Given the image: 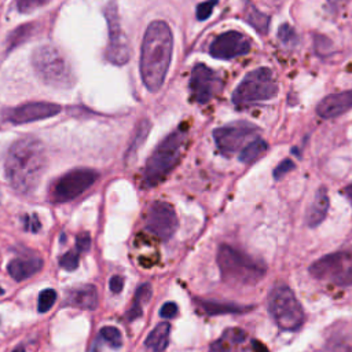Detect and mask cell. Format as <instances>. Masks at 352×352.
<instances>
[{
  "label": "cell",
  "mask_w": 352,
  "mask_h": 352,
  "mask_svg": "<svg viewBox=\"0 0 352 352\" xmlns=\"http://www.w3.org/2000/svg\"><path fill=\"white\" fill-rule=\"evenodd\" d=\"M223 338H226L228 342H242L246 338V334L241 329H228L224 331Z\"/></svg>",
  "instance_id": "cell-37"
},
{
  "label": "cell",
  "mask_w": 352,
  "mask_h": 352,
  "mask_svg": "<svg viewBox=\"0 0 352 352\" xmlns=\"http://www.w3.org/2000/svg\"><path fill=\"white\" fill-rule=\"evenodd\" d=\"M104 18L107 23L109 41L106 47V59L113 65H125L129 60L131 51L126 36L121 28L118 7L116 1L107 3L104 8Z\"/></svg>",
  "instance_id": "cell-10"
},
{
  "label": "cell",
  "mask_w": 352,
  "mask_h": 352,
  "mask_svg": "<svg viewBox=\"0 0 352 352\" xmlns=\"http://www.w3.org/2000/svg\"><path fill=\"white\" fill-rule=\"evenodd\" d=\"M216 261L223 280L231 285L253 286L260 282L267 272V267L263 261L230 245H221L217 249Z\"/></svg>",
  "instance_id": "cell-3"
},
{
  "label": "cell",
  "mask_w": 352,
  "mask_h": 352,
  "mask_svg": "<svg viewBox=\"0 0 352 352\" xmlns=\"http://www.w3.org/2000/svg\"><path fill=\"white\" fill-rule=\"evenodd\" d=\"M80 263V253L74 250H69L63 256L59 257V265L66 271H74Z\"/></svg>",
  "instance_id": "cell-30"
},
{
  "label": "cell",
  "mask_w": 352,
  "mask_h": 352,
  "mask_svg": "<svg viewBox=\"0 0 352 352\" xmlns=\"http://www.w3.org/2000/svg\"><path fill=\"white\" fill-rule=\"evenodd\" d=\"M23 227L25 230L28 231H32V232H37L40 228H41V223L37 217V214H29V216H25L23 219Z\"/></svg>",
  "instance_id": "cell-38"
},
{
  "label": "cell",
  "mask_w": 352,
  "mask_h": 352,
  "mask_svg": "<svg viewBox=\"0 0 352 352\" xmlns=\"http://www.w3.org/2000/svg\"><path fill=\"white\" fill-rule=\"evenodd\" d=\"M227 340H224L223 337L214 342H212L210 348H209V352H230L228 349V345H227Z\"/></svg>",
  "instance_id": "cell-40"
},
{
  "label": "cell",
  "mask_w": 352,
  "mask_h": 352,
  "mask_svg": "<svg viewBox=\"0 0 352 352\" xmlns=\"http://www.w3.org/2000/svg\"><path fill=\"white\" fill-rule=\"evenodd\" d=\"M92 352H100V345H99V342H98V341L94 344V346H92Z\"/></svg>",
  "instance_id": "cell-43"
},
{
  "label": "cell",
  "mask_w": 352,
  "mask_h": 352,
  "mask_svg": "<svg viewBox=\"0 0 352 352\" xmlns=\"http://www.w3.org/2000/svg\"><path fill=\"white\" fill-rule=\"evenodd\" d=\"M216 4H217V0H206L204 3H199L198 7H197V11H195L197 18L199 21L208 19L210 16V14H212V11H213Z\"/></svg>",
  "instance_id": "cell-32"
},
{
  "label": "cell",
  "mask_w": 352,
  "mask_h": 352,
  "mask_svg": "<svg viewBox=\"0 0 352 352\" xmlns=\"http://www.w3.org/2000/svg\"><path fill=\"white\" fill-rule=\"evenodd\" d=\"M45 165L44 144L36 138H21L8 150L6 176L15 191L28 194L38 186Z\"/></svg>",
  "instance_id": "cell-1"
},
{
  "label": "cell",
  "mask_w": 352,
  "mask_h": 352,
  "mask_svg": "<svg viewBox=\"0 0 352 352\" xmlns=\"http://www.w3.org/2000/svg\"><path fill=\"white\" fill-rule=\"evenodd\" d=\"M41 268L43 260L40 257H15L8 263L7 271L14 280L21 282L36 275Z\"/></svg>",
  "instance_id": "cell-18"
},
{
  "label": "cell",
  "mask_w": 352,
  "mask_h": 352,
  "mask_svg": "<svg viewBox=\"0 0 352 352\" xmlns=\"http://www.w3.org/2000/svg\"><path fill=\"white\" fill-rule=\"evenodd\" d=\"M187 139L184 129L169 133L151 153L143 170V186L155 187L172 172L182 157V151Z\"/></svg>",
  "instance_id": "cell-4"
},
{
  "label": "cell",
  "mask_w": 352,
  "mask_h": 352,
  "mask_svg": "<svg viewBox=\"0 0 352 352\" xmlns=\"http://www.w3.org/2000/svg\"><path fill=\"white\" fill-rule=\"evenodd\" d=\"M220 78L217 73L206 65L198 63L191 70L190 91L191 99L199 104L208 103L217 92Z\"/></svg>",
  "instance_id": "cell-13"
},
{
  "label": "cell",
  "mask_w": 352,
  "mask_h": 352,
  "mask_svg": "<svg viewBox=\"0 0 352 352\" xmlns=\"http://www.w3.org/2000/svg\"><path fill=\"white\" fill-rule=\"evenodd\" d=\"M179 312V308H177V304L173 302V301H168L165 302L161 309H160V316L164 318V319H172L177 315Z\"/></svg>",
  "instance_id": "cell-36"
},
{
  "label": "cell",
  "mask_w": 352,
  "mask_h": 352,
  "mask_svg": "<svg viewBox=\"0 0 352 352\" xmlns=\"http://www.w3.org/2000/svg\"><path fill=\"white\" fill-rule=\"evenodd\" d=\"M252 41L238 30H227L219 34L209 45V52L217 59H232L246 55L250 51Z\"/></svg>",
  "instance_id": "cell-14"
},
{
  "label": "cell",
  "mask_w": 352,
  "mask_h": 352,
  "mask_svg": "<svg viewBox=\"0 0 352 352\" xmlns=\"http://www.w3.org/2000/svg\"><path fill=\"white\" fill-rule=\"evenodd\" d=\"M309 274L337 286H352V246L318 258L309 265Z\"/></svg>",
  "instance_id": "cell-8"
},
{
  "label": "cell",
  "mask_w": 352,
  "mask_h": 352,
  "mask_svg": "<svg viewBox=\"0 0 352 352\" xmlns=\"http://www.w3.org/2000/svg\"><path fill=\"white\" fill-rule=\"evenodd\" d=\"M1 294H4V290L0 287V296H1Z\"/></svg>",
  "instance_id": "cell-45"
},
{
  "label": "cell",
  "mask_w": 352,
  "mask_h": 352,
  "mask_svg": "<svg viewBox=\"0 0 352 352\" xmlns=\"http://www.w3.org/2000/svg\"><path fill=\"white\" fill-rule=\"evenodd\" d=\"M100 337L114 349H118L122 345V334L114 326H103L100 329Z\"/></svg>",
  "instance_id": "cell-27"
},
{
  "label": "cell",
  "mask_w": 352,
  "mask_h": 352,
  "mask_svg": "<svg viewBox=\"0 0 352 352\" xmlns=\"http://www.w3.org/2000/svg\"><path fill=\"white\" fill-rule=\"evenodd\" d=\"M169 333L170 324L168 322H161L148 333L144 345L153 352H162L169 344Z\"/></svg>",
  "instance_id": "cell-22"
},
{
  "label": "cell",
  "mask_w": 352,
  "mask_h": 352,
  "mask_svg": "<svg viewBox=\"0 0 352 352\" xmlns=\"http://www.w3.org/2000/svg\"><path fill=\"white\" fill-rule=\"evenodd\" d=\"M278 94V84L270 67H257L249 72L234 89L235 106H249L270 100Z\"/></svg>",
  "instance_id": "cell-7"
},
{
  "label": "cell",
  "mask_w": 352,
  "mask_h": 352,
  "mask_svg": "<svg viewBox=\"0 0 352 352\" xmlns=\"http://www.w3.org/2000/svg\"><path fill=\"white\" fill-rule=\"evenodd\" d=\"M278 36H279V40L285 44H294L297 41V34H296L294 29L289 25H282L279 28Z\"/></svg>",
  "instance_id": "cell-33"
},
{
  "label": "cell",
  "mask_w": 352,
  "mask_h": 352,
  "mask_svg": "<svg viewBox=\"0 0 352 352\" xmlns=\"http://www.w3.org/2000/svg\"><path fill=\"white\" fill-rule=\"evenodd\" d=\"M268 312L280 330L294 331L302 326L304 311L293 290L276 283L268 294Z\"/></svg>",
  "instance_id": "cell-6"
},
{
  "label": "cell",
  "mask_w": 352,
  "mask_h": 352,
  "mask_svg": "<svg viewBox=\"0 0 352 352\" xmlns=\"http://www.w3.org/2000/svg\"><path fill=\"white\" fill-rule=\"evenodd\" d=\"M197 308L205 315H224V314H243L250 309V307L217 300H195Z\"/></svg>",
  "instance_id": "cell-21"
},
{
  "label": "cell",
  "mask_w": 352,
  "mask_h": 352,
  "mask_svg": "<svg viewBox=\"0 0 352 352\" xmlns=\"http://www.w3.org/2000/svg\"><path fill=\"white\" fill-rule=\"evenodd\" d=\"M177 226L176 212L169 202L155 201L151 204L146 216V228L153 235L161 241H168L173 236Z\"/></svg>",
  "instance_id": "cell-12"
},
{
  "label": "cell",
  "mask_w": 352,
  "mask_h": 352,
  "mask_svg": "<svg viewBox=\"0 0 352 352\" xmlns=\"http://www.w3.org/2000/svg\"><path fill=\"white\" fill-rule=\"evenodd\" d=\"M329 204L330 201H329V194L326 187L318 188V191L315 192L314 201L309 205L305 216V221L309 227H318L324 220L329 210Z\"/></svg>",
  "instance_id": "cell-19"
},
{
  "label": "cell",
  "mask_w": 352,
  "mask_h": 352,
  "mask_svg": "<svg viewBox=\"0 0 352 352\" xmlns=\"http://www.w3.org/2000/svg\"><path fill=\"white\" fill-rule=\"evenodd\" d=\"M50 0H16V7L21 12H32L43 6H45Z\"/></svg>",
  "instance_id": "cell-31"
},
{
  "label": "cell",
  "mask_w": 352,
  "mask_h": 352,
  "mask_svg": "<svg viewBox=\"0 0 352 352\" xmlns=\"http://www.w3.org/2000/svg\"><path fill=\"white\" fill-rule=\"evenodd\" d=\"M252 346H253V351H254V352H270V351L267 349V346H265L261 341H258V340H253V341H252Z\"/></svg>",
  "instance_id": "cell-41"
},
{
  "label": "cell",
  "mask_w": 352,
  "mask_h": 352,
  "mask_svg": "<svg viewBox=\"0 0 352 352\" xmlns=\"http://www.w3.org/2000/svg\"><path fill=\"white\" fill-rule=\"evenodd\" d=\"M258 128L248 121H235L213 131V139L223 155H232L241 150L248 138L257 133Z\"/></svg>",
  "instance_id": "cell-11"
},
{
  "label": "cell",
  "mask_w": 352,
  "mask_h": 352,
  "mask_svg": "<svg viewBox=\"0 0 352 352\" xmlns=\"http://www.w3.org/2000/svg\"><path fill=\"white\" fill-rule=\"evenodd\" d=\"M323 352H352V324L337 327L327 337Z\"/></svg>",
  "instance_id": "cell-20"
},
{
  "label": "cell",
  "mask_w": 352,
  "mask_h": 352,
  "mask_svg": "<svg viewBox=\"0 0 352 352\" xmlns=\"http://www.w3.org/2000/svg\"><path fill=\"white\" fill-rule=\"evenodd\" d=\"M268 148V144L263 139H254L250 143H248L243 148L239 151V161L243 164H252L256 160H258Z\"/></svg>",
  "instance_id": "cell-24"
},
{
  "label": "cell",
  "mask_w": 352,
  "mask_h": 352,
  "mask_svg": "<svg viewBox=\"0 0 352 352\" xmlns=\"http://www.w3.org/2000/svg\"><path fill=\"white\" fill-rule=\"evenodd\" d=\"M91 248V236L88 232H80L76 236V250L78 253H84L88 252Z\"/></svg>",
  "instance_id": "cell-34"
},
{
  "label": "cell",
  "mask_w": 352,
  "mask_h": 352,
  "mask_svg": "<svg viewBox=\"0 0 352 352\" xmlns=\"http://www.w3.org/2000/svg\"><path fill=\"white\" fill-rule=\"evenodd\" d=\"M246 21L261 34H265L270 26V16L260 10H257L253 4L246 6V14H245Z\"/></svg>",
  "instance_id": "cell-26"
},
{
  "label": "cell",
  "mask_w": 352,
  "mask_h": 352,
  "mask_svg": "<svg viewBox=\"0 0 352 352\" xmlns=\"http://www.w3.org/2000/svg\"><path fill=\"white\" fill-rule=\"evenodd\" d=\"M151 293H153V290H151L150 283H143V285H140L136 289L133 302H132L129 311L126 312L128 320H135V319L142 316V314H143V304L148 302V300L151 297Z\"/></svg>",
  "instance_id": "cell-23"
},
{
  "label": "cell",
  "mask_w": 352,
  "mask_h": 352,
  "mask_svg": "<svg viewBox=\"0 0 352 352\" xmlns=\"http://www.w3.org/2000/svg\"><path fill=\"white\" fill-rule=\"evenodd\" d=\"M150 128H151V124L147 118H143L138 125H136V131H135V135L132 138V142L128 147V151H126V161H131L133 160V157L136 155L139 147L144 143L148 132H150Z\"/></svg>",
  "instance_id": "cell-25"
},
{
  "label": "cell",
  "mask_w": 352,
  "mask_h": 352,
  "mask_svg": "<svg viewBox=\"0 0 352 352\" xmlns=\"http://www.w3.org/2000/svg\"><path fill=\"white\" fill-rule=\"evenodd\" d=\"M33 28H34V25H32V23H26V25L18 26V28L12 32V34L10 36L8 48H14L15 45H19L22 41H25V40L30 36Z\"/></svg>",
  "instance_id": "cell-28"
},
{
  "label": "cell",
  "mask_w": 352,
  "mask_h": 352,
  "mask_svg": "<svg viewBox=\"0 0 352 352\" xmlns=\"http://www.w3.org/2000/svg\"><path fill=\"white\" fill-rule=\"evenodd\" d=\"M65 304L69 307H76L80 309H96L99 304L98 290L94 285L73 286L65 293Z\"/></svg>",
  "instance_id": "cell-17"
},
{
  "label": "cell",
  "mask_w": 352,
  "mask_h": 352,
  "mask_svg": "<svg viewBox=\"0 0 352 352\" xmlns=\"http://www.w3.org/2000/svg\"><path fill=\"white\" fill-rule=\"evenodd\" d=\"M62 107L51 102H29L11 109L7 114L8 121L12 124H26L40 121L56 116Z\"/></svg>",
  "instance_id": "cell-15"
},
{
  "label": "cell",
  "mask_w": 352,
  "mask_h": 352,
  "mask_svg": "<svg viewBox=\"0 0 352 352\" xmlns=\"http://www.w3.org/2000/svg\"><path fill=\"white\" fill-rule=\"evenodd\" d=\"M55 300H56V292L54 289L41 290L38 294V300H37V311L41 314L50 311L51 307L54 305Z\"/></svg>",
  "instance_id": "cell-29"
},
{
  "label": "cell",
  "mask_w": 352,
  "mask_h": 352,
  "mask_svg": "<svg viewBox=\"0 0 352 352\" xmlns=\"http://www.w3.org/2000/svg\"><path fill=\"white\" fill-rule=\"evenodd\" d=\"M32 65L37 77L52 88L66 89L74 85L73 69L63 52L55 45L37 47L32 55Z\"/></svg>",
  "instance_id": "cell-5"
},
{
  "label": "cell",
  "mask_w": 352,
  "mask_h": 352,
  "mask_svg": "<svg viewBox=\"0 0 352 352\" xmlns=\"http://www.w3.org/2000/svg\"><path fill=\"white\" fill-rule=\"evenodd\" d=\"M11 352H25V348L22 345H18L16 348H14Z\"/></svg>",
  "instance_id": "cell-44"
},
{
  "label": "cell",
  "mask_w": 352,
  "mask_h": 352,
  "mask_svg": "<svg viewBox=\"0 0 352 352\" xmlns=\"http://www.w3.org/2000/svg\"><path fill=\"white\" fill-rule=\"evenodd\" d=\"M109 287L111 290V293L118 294L122 292L124 287V278L121 275H113L109 280Z\"/></svg>",
  "instance_id": "cell-39"
},
{
  "label": "cell",
  "mask_w": 352,
  "mask_h": 352,
  "mask_svg": "<svg viewBox=\"0 0 352 352\" xmlns=\"http://www.w3.org/2000/svg\"><path fill=\"white\" fill-rule=\"evenodd\" d=\"M344 194L346 195V198L351 201V204H352V184H349V186H346L345 188H344Z\"/></svg>",
  "instance_id": "cell-42"
},
{
  "label": "cell",
  "mask_w": 352,
  "mask_h": 352,
  "mask_svg": "<svg viewBox=\"0 0 352 352\" xmlns=\"http://www.w3.org/2000/svg\"><path fill=\"white\" fill-rule=\"evenodd\" d=\"M173 50V34L164 21H153L144 33L140 52V76L150 92H157L166 77Z\"/></svg>",
  "instance_id": "cell-2"
},
{
  "label": "cell",
  "mask_w": 352,
  "mask_h": 352,
  "mask_svg": "<svg viewBox=\"0 0 352 352\" xmlns=\"http://www.w3.org/2000/svg\"><path fill=\"white\" fill-rule=\"evenodd\" d=\"M294 168V164H293V161L292 160H283L280 164H278L276 165V168L274 169V179H280V177H283L287 172H290L292 169Z\"/></svg>",
  "instance_id": "cell-35"
},
{
  "label": "cell",
  "mask_w": 352,
  "mask_h": 352,
  "mask_svg": "<svg viewBox=\"0 0 352 352\" xmlns=\"http://www.w3.org/2000/svg\"><path fill=\"white\" fill-rule=\"evenodd\" d=\"M98 172L94 169L80 168L73 169L63 176H60L51 187L50 198L52 202L62 204L69 202L80 197L85 190H88L98 179Z\"/></svg>",
  "instance_id": "cell-9"
},
{
  "label": "cell",
  "mask_w": 352,
  "mask_h": 352,
  "mask_svg": "<svg viewBox=\"0 0 352 352\" xmlns=\"http://www.w3.org/2000/svg\"><path fill=\"white\" fill-rule=\"evenodd\" d=\"M351 109H352V89L331 94L323 98L316 107V113L322 118H333V117L341 116L342 113Z\"/></svg>",
  "instance_id": "cell-16"
}]
</instances>
